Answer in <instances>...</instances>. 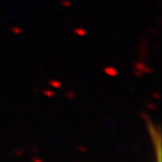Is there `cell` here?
I'll use <instances>...</instances> for the list:
<instances>
[{"instance_id":"cell-1","label":"cell","mask_w":162,"mask_h":162,"mask_svg":"<svg viewBox=\"0 0 162 162\" xmlns=\"http://www.w3.org/2000/svg\"><path fill=\"white\" fill-rule=\"evenodd\" d=\"M156 142V162H161V142H160V136L157 133V137L155 139Z\"/></svg>"}]
</instances>
